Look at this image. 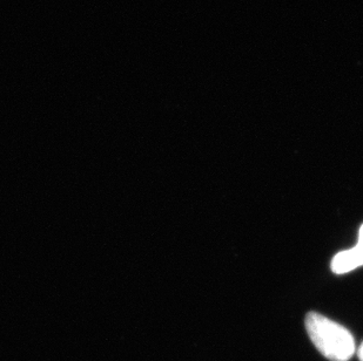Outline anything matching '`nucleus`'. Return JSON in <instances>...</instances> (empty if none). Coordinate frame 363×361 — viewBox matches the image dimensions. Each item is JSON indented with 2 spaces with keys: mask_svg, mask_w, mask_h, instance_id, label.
I'll return each instance as SVG.
<instances>
[{
  "mask_svg": "<svg viewBox=\"0 0 363 361\" xmlns=\"http://www.w3.org/2000/svg\"><path fill=\"white\" fill-rule=\"evenodd\" d=\"M306 330L318 351L328 360L348 361L357 351L353 334L323 314H307Z\"/></svg>",
  "mask_w": 363,
  "mask_h": 361,
  "instance_id": "nucleus-1",
  "label": "nucleus"
},
{
  "mask_svg": "<svg viewBox=\"0 0 363 361\" xmlns=\"http://www.w3.org/2000/svg\"><path fill=\"white\" fill-rule=\"evenodd\" d=\"M357 357L360 359V361H363V343L361 344L360 348L357 350Z\"/></svg>",
  "mask_w": 363,
  "mask_h": 361,
  "instance_id": "nucleus-3",
  "label": "nucleus"
},
{
  "mask_svg": "<svg viewBox=\"0 0 363 361\" xmlns=\"http://www.w3.org/2000/svg\"><path fill=\"white\" fill-rule=\"evenodd\" d=\"M363 265V224L359 232V242L352 249L337 253L333 258L332 271L336 275L350 273Z\"/></svg>",
  "mask_w": 363,
  "mask_h": 361,
  "instance_id": "nucleus-2",
  "label": "nucleus"
}]
</instances>
